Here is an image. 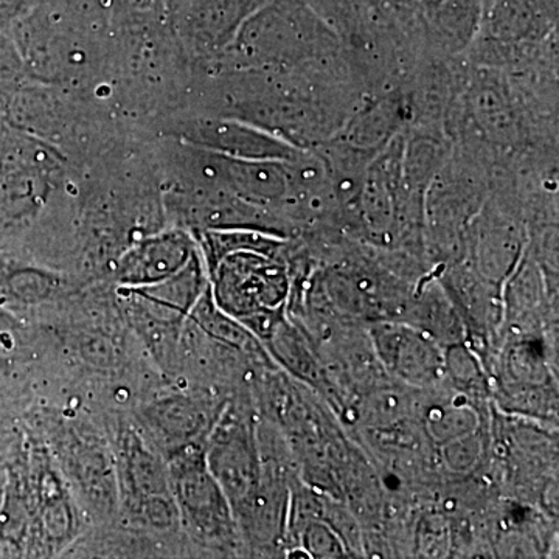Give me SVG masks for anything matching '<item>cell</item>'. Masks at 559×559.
Wrapping results in <instances>:
<instances>
[{"label": "cell", "instance_id": "11", "mask_svg": "<svg viewBox=\"0 0 559 559\" xmlns=\"http://www.w3.org/2000/svg\"><path fill=\"white\" fill-rule=\"evenodd\" d=\"M414 123V110L403 86L367 94L347 123L331 140L373 159L396 135Z\"/></svg>", "mask_w": 559, "mask_h": 559}, {"label": "cell", "instance_id": "15", "mask_svg": "<svg viewBox=\"0 0 559 559\" xmlns=\"http://www.w3.org/2000/svg\"><path fill=\"white\" fill-rule=\"evenodd\" d=\"M423 430L432 443L441 444L481 429V415L474 400L462 395L430 401L421 407Z\"/></svg>", "mask_w": 559, "mask_h": 559}, {"label": "cell", "instance_id": "13", "mask_svg": "<svg viewBox=\"0 0 559 559\" xmlns=\"http://www.w3.org/2000/svg\"><path fill=\"white\" fill-rule=\"evenodd\" d=\"M264 349L283 367L290 377L310 388L319 390L331 403H337V389L330 380L329 371L320 360L318 353L305 331L290 322L288 316L272 331L263 342Z\"/></svg>", "mask_w": 559, "mask_h": 559}, {"label": "cell", "instance_id": "8", "mask_svg": "<svg viewBox=\"0 0 559 559\" xmlns=\"http://www.w3.org/2000/svg\"><path fill=\"white\" fill-rule=\"evenodd\" d=\"M371 352L381 369L409 388L429 390L444 382V347L403 320H378L369 326Z\"/></svg>", "mask_w": 559, "mask_h": 559}, {"label": "cell", "instance_id": "18", "mask_svg": "<svg viewBox=\"0 0 559 559\" xmlns=\"http://www.w3.org/2000/svg\"><path fill=\"white\" fill-rule=\"evenodd\" d=\"M450 550L448 528L440 518H426L417 533V551L421 557H443Z\"/></svg>", "mask_w": 559, "mask_h": 559}, {"label": "cell", "instance_id": "3", "mask_svg": "<svg viewBox=\"0 0 559 559\" xmlns=\"http://www.w3.org/2000/svg\"><path fill=\"white\" fill-rule=\"evenodd\" d=\"M285 252L240 249L210 266L212 299L224 314L238 322L288 311L293 270Z\"/></svg>", "mask_w": 559, "mask_h": 559}, {"label": "cell", "instance_id": "2", "mask_svg": "<svg viewBox=\"0 0 559 559\" xmlns=\"http://www.w3.org/2000/svg\"><path fill=\"white\" fill-rule=\"evenodd\" d=\"M489 173L484 160L452 145L450 159L426 191L425 245L430 266H451L465 259L466 234L491 190Z\"/></svg>", "mask_w": 559, "mask_h": 559}, {"label": "cell", "instance_id": "16", "mask_svg": "<svg viewBox=\"0 0 559 559\" xmlns=\"http://www.w3.org/2000/svg\"><path fill=\"white\" fill-rule=\"evenodd\" d=\"M296 547H301L307 551L308 558H347L353 557V551L348 544L342 538L333 525L325 518L320 516L308 521L297 532Z\"/></svg>", "mask_w": 559, "mask_h": 559}, {"label": "cell", "instance_id": "6", "mask_svg": "<svg viewBox=\"0 0 559 559\" xmlns=\"http://www.w3.org/2000/svg\"><path fill=\"white\" fill-rule=\"evenodd\" d=\"M204 451L209 469L237 513L259 491L263 477V455L252 418L238 409L221 412Z\"/></svg>", "mask_w": 559, "mask_h": 559}, {"label": "cell", "instance_id": "17", "mask_svg": "<svg viewBox=\"0 0 559 559\" xmlns=\"http://www.w3.org/2000/svg\"><path fill=\"white\" fill-rule=\"evenodd\" d=\"M485 450L481 429L440 447V459L444 468L454 474H468L479 465Z\"/></svg>", "mask_w": 559, "mask_h": 559}, {"label": "cell", "instance_id": "10", "mask_svg": "<svg viewBox=\"0 0 559 559\" xmlns=\"http://www.w3.org/2000/svg\"><path fill=\"white\" fill-rule=\"evenodd\" d=\"M183 135L198 150L234 159L288 162L301 150L263 128L230 117H202L190 121Z\"/></svg>", "mask_w": 559, "mask_h": 559}, {"label": "cell", "instance_id": "12", "mask_svg": "<svg viewBox=\"0 0 559 559\" xmlns=\"http://www.w3.org/2000/svg\"><path fill=\"white\" fill-rule=\"evenodd\" d=\"M197 241L183 230L162 231L139 241L119 260L117 280L123 288H142L182 271L197 255Z\"/></svg>", "mask_w": 559, "mask_h": 559}, {"label": "cell", "instance_id": "4", "mask_svg": "<svg viewBox=\"0 0 559 559\" xmlns=\"http://www.w3.org/2000/svg\"><path fill=\"white\" fill-rule=\"evenodd\" d=\"M205 443L171 452L168 479L179 522L193 538L215 549L229 550L240 539L237 520L226 492L205 462Z\"/></svg>", "mask_w": 559, "mask_h": 559}, {"label": "cell", "instance_id": "7", "mask_svg": "<svg viewBox=\"0 0 559 559\" xmlns=\"http://www.w3.org/2000/svg\"><path fill=\"white\" fill-rule=\"evenodd\" d=\"M119 477L124 506L131 516L159 530L178 524L167 466L132 430L120 439Z\"/></svg>", "mask_w": 559, "mask_h": 559}, {"label": "cell", "instance_id": "5", "mask_svg": "<svg viewBox=\"0 0 559 559\" xmlns=\"http://www.w3.org/2000/svg\"><path fill=\"white\" fill-rule=\"evenodd\" d=\"M528 231L520 201L513 194L489 193L466 234V264L481 278L503 289L527 248Z\"/></svg>", "mask_w": 559, "mask_h": 559}, {"label": "cell", "instance_id": "1", "mask_svg": "<svg viewBox=\"0 0 559 559\" xmlns=\"http://www.w3.org/2000/svg\"><path fill=\"white\" fill-rule=\"evenodd\" d=\"M340 53V36L307 0H274L242 25L235 44V57L250 68L296 69Z\"/></svg>", "mask_w": 559, "mask_h": 559}, {"label": "cell", "instance_id": "14", "mask_svg": "<svg viewBox=\"0 0 559 559\" xmlns=\"http://www.w3.org/2000/svg\"><path fill=\"white\" fill-rule=\"evenodd\" d=\"M219 417V415H218ZM218 417H210L205 404L187 399L167 400L146 412V425L168 452L207 439Z\"/></svg>", "mask_w": 559, "mask_h": 559}, {"label": "cell", "instance_id": "9", "mask_svg": "<svg viewBox=\"0 0 559 559\" xmlns=\"http://www.w3.org/2000/svg\"><path fill=\"white\" fill-rule=\"evenodd\" d=\"M207 274L198 250L190 263L173 277L142 288H123L139 329L145 330L154 344L164 334L168 340L173 331L190 319L191 311L209 289Z\"/></svg>", "mask_w": 559, "mask_h": 559}]
</instances>
